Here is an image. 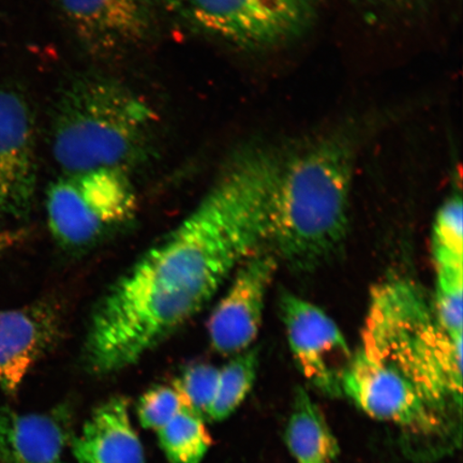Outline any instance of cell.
<instances>
[{
    "label": "cell",
    "instance_id": "cell-24",
    "mask_svg": "<svg viewBox=\"0 0 463 463\" xmlns=\"http://www.w3.org/2000/svg\"><path fill=\"white\" fill-rule=\"evenodd\" d=\"M438 273H463V271H438Z\"/></svg>",
    "mask_w": 463,
    "mask_h": 463
},
{
    "label": "cell",
    "instance_id": "cell-18",
    "mask_svg": "<svg viewBox=\"0 0 463 463\" xmlns=\"http://www.w3.org/2000/svg\"><path fill=\"white\" fill-rule=\"evenodd\" d=\"M462 199L454 193L439 207L432 230L437 270H463Z\"/></svg>",
    "mask_w": 463,
    "mask_h": 463
},
{
    "label": "cell",
    "instance_id": "cell-4",
    "mask_svg": "<svg viewBox=\"0 0 463 463\" xmlns=\"http://www.w3.org/2000/svg\"><path fill=\"white\" fill-rule=\"evenodd\" d=\"M361 350L398 370L439 414L461 408L462 341L449 337L412 283L376 288Z\"/></svg>",
    "mask_w": 463,
    "mask_h": 463
},
{
    "label": "cell",
    "instance_id": "cell-17",
    "mask_svg": "<svg viewBox=\"0 0 463 463\" xmlns=\"http://www.w3.org/2000/svg\"><path fill=\"white\" fill-rule=\"evenodd\" d=\"M157 433L160 447L171 463H200L213 444L204 420L187 410Z\"/></svg>",
    "mask_w": 463,
    "mask_h": 463
},
{
    "label": "cell",
    "instance_id": "cell-20",
    "mask_svg": "<svg viewBox=\"0 0 463 463\" xmlns=\"http://www.w3.org/2000/svg\"><path fill=\"white\" fill-rule=\"evenodd\" d=\"M462 274H438L434 312L451 339L462 341Z\"/></svg>",
    "mask_w": 463,
    "mask_h": 463
},
{
    "label": "cell",
    "instance_id": "cell-12",
    "mask_svg": "<svg viewBox=\"0 0 463 463\" xmlns=\"http://www.w3.org/2000/svg\"><path fill=\"white\" fill-rule=\"evenodd\" d=\"M62 317L52 300L0 310V392L14 396L31 370L61 338Z\"/></svg>",
    "mask_w": 463,
    "mask_h": 463
},
{
    "label": "cell",
    "instance_id": "cell-1",
    "mask_svg": "<svg viewBox=\"0 0 463 463\" xmlns=\"http://www.w3.org/2000/svg\"><path fill=\"white\" fill-rule=\"evenodd\" d=\"M279 150L241 149L182 222L104 293L84 343L98 375L140 362L204 308L269 239L271 188Z\"/></svg>",
    "mask_w": 463,
    "mask_h": 463
},
{
    "label": "cell",
    "instance_id": "cell-5",
    "mask_svg": "<svg viewBox=\"0 0 463 463\" xmlns=\"http://www.w3.org/2000/svg\"><path fill=\"white\" fill-rule=\"evenodd\" d=\"M45 211L57 244L80 249L129 222L137 211V196L123 170L62 173L46 191Z\"/></svg>",
    "mask_w": 463,
    "mask_h": 463
},
{
    "label": "cell",
    "instance_id": "cell-14",
    "mask_svg": "<svg viewBox=\"0 0 463 463\" xmlns=\"http://www.w3.org/2000/svg\"><path fill=\"white\" fill-rule=\"evenodd\" d=\"M78 463H145L140 438L133 427L129 403L116 396L103 402L71 439Z\"/></svg>",
    "mask_w": 463,
    "mask_h": 463
},
{
    "label": "cell",
    "instance_id": "cell-8",
    "mask_svg": "<svg viewBox=\"0 0 463 463\" xmlns=\"http://www.w3.org/2000/svg\"><path fill=\"white\" fill-rule=\"evenodd\" d=\"M280 311L289 349L300 372L323 392H341V376L353 357L349 343L331 317L292 293H283Z\"/></svg>",
    "mask_w": 463,
    "mask_h": 463
},
{
    "label": "cell",
    "instance_id": "cell-15",
    "mask_svg": "<svg viewBox=\"0 0 463 463\" xmlns=\"http://www.w3.org/2000/svg\"><path fill=\"white\" fill-rule=\"evenodd\" d=\"M287 447L298 463H328L339 454L337 439L311 397L300 389L285 433Z\"/></svg>",
    "mask_w": 463,
    "mask_h": 463
},
{
    "label": "cell",
    "instance_id": "cell-2",
    "mask_svg": "<svg viewBox=\"0 0 463 463\" xmlns=\"http://www.w3.org/2000/svg\"><path fill=\"white\" fill-rule=\"evenodd\" d=\"M356 146L352 132L335 130L280 152L268 242L293 269H315L343 246Z\"/></svg>",
    "mask_w": 463,
    "mask_h": 463
},
{
    "label": "cell",
    "instance_id": "cell-16",
    "mask_svg": "<svg viewBox=\"0 0 463 463\" xmlns=\"http://www.w3.org/2000/svg\"><path fill=\"white\" fill-rule=\"evenodd\" d=\"M260 363L258 346L232 356L219 368L215 401L211 410V420H224L244 402L256 382Z\"/></svg>",
    "mask_w": 463,
    "mask_h": 463
},
{
    "label": "cell",
    "instance_id": "cell-6",
    "mask_svg": "<svg viewBox=\"0 0 463 463\" xmlns=\"http://www.w3.org/2000/svg\"><path fill=\"white\" fill-rule=\"evenodd\" d=\"M188 25L240 48L274 49L299 39L321 0H160Z\"/></svg>",
    "mask_w": 463,
    "mask_h": 463
},
{
    "label": "cell",
    "instance_id": "cell-7",
    "mask_svg": "<svg viewBox=\"0 0 463 463\" xmlns=\"http://www.w3.org/2000/svg\"><path fill=\"white\" fill-rule=\"evenodd\" d=\"M341 392L370 418L415 433L438 432L443 416L391 364L358 350L341 376Z\"/></svg>",
    "mask_w": 463,
    "mask_h": 463
},
{
    "label": "cell",
    "instance_id": "cell-19",
    "mask_svg": "<svg viewBox=\"0 0 463 463\" xmlns=\"http://www.w3.org/2000/svg\"><path fill=\"white\" fill-rule=\"evenodd\" d=\"M219 368L207 363H194L182 370L172 386L177 392L189 412L210 420L211 410L215 401Z\"/></svg>",
    "mask_w": 463,
    "mask_h": 463
},
{
    "label": "cell",
    "instance_id": "cell-10",
    "mask_svg": "<svg viewBox=\"0 0 463 463\" xmlns=\"http://www.w3.org/2000/svg\"><path fill=\"white\" fill-rule=\"evenodd\" d=\"M38 183L36 130L26 98L0 90V216L25 219Z\"/></svg>",
    "mask_w": 463,
    "mask_h": 463
},
{
    "label": "cell",
    "instance_id": "cell-11",
    "mask_svg": "<svg viewBox=\"0 0 463 463\" xmlns=\"http://www.w3.org/2000/svg\"><path fill=\"white\" fill-rule=\"evenodd\" d=\"M74 36L97 57L118 56L146 42L156 0H56Z\"/></svg>",
    "mask_w": 463,
    "mask_h": 463
},
{
    "label": "cell",
    "instance_id": "cell-23",
    "mask_svg": "<svg viewBox=\"0 0 463 463\" xmlns=\"http://www.w3.org/2000/svg\"><path fill=\"white\" fill-rule=\"evenodd\" d=\"M26 231L24 230H4L0 233V254L14 248L19 242L26 239Z\"/></svg>",
    "mask_w": 463,
    "mask_h": 463
},
{
    "label": "cell",
    "instance_id": "cell-3",
    "mask_svg": "<svg viewBox=\"0 0 463 463\" xmlns=\"http://www.w3.org/2000/svg\"><path fill=\"white\" fill-rule=\"evenodd\" d=\"M157 115L130 87L86 75L58 99L52 152L63 173L115 169L129 172L148 155Z\"/></svg>",
    "mask_w": 463,
    "mask_h": 463
},
{
    "label": "cell",
    "instance_id": "cell-22",
    "mask_svg": "<svg viewBox=\"0 0 463 463\" xmlns=\"http://www.w3.org/2000/svg\"><path fill=\"white\" fill-rule=\"evenodd\" d=\"M375 17H407L425 9L430 0H360Z\"/></svg>",
    "mask_w": 463,
    "mask_h": 463
},
{
    "label": "cell",
    "instance_id": "cell-13",
    "mask_svg": "<svg viewBox=\"0 0 463 463\" xmlns=\"http://www.w3.org/2000/svg\"><path fill=\"white\" fill-rule=\"evenodd\" d=\"M69 414L61 408L48 413H20L0 405V463H71Z\"/></svg>",
    "mask_w": 463,
    "mask_h": 463
},
{
    "label": "cell",
    "instance_id": "cell-21",
    "mask_svg": "<svg viewBox=\"0 0 463 463\" xmlns=\"http://www.w3.org/2000/svg\"><path fill=\"white\" fill-rule=\"evenodd\" d=\"M183 410L181 397L172 385H157L138 399L137 412L145 430L159 431Z\"/></svg>",
    "mask_w": 463,
    "mask_h": 463
},
{
    "label": "cell",
    "instance_id": "cell-25",
    "mask_svg": "<svg viewBox=\"0 0 463 463\" xmlns=\"http://www.w3.org/2000/svg\"><path fill=\"white\" fill-rule=\"evenodd\" d=\"M0 218H2V216H0ZM4 229L0 228V233H2Z\"/></svg>",
    "mask_w": 463,
    "mask_h": 463
},
{
    "label": "cell",
    "instance_id": "cell-9",
    "mask_svg": "<svg viewBox=\"0 0 463 463\" xmlns=\"http://www.w3.org/2000/svg\"><path fill=\"white\" fill-rule=\"evenodd\" d=\"M277 266L273 253L259 250L236 269L207 321L208 339L218 354L234 356L250 349L257 340Z\"/></svg>",
    "mask_w": 463,
    "mask_h": 463
}]
</instances>
